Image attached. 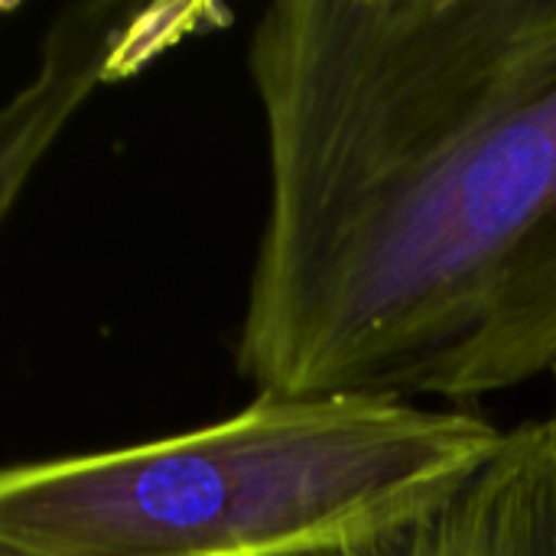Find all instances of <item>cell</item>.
I'll return each mask as SVG.
<instances>
[{
  "label": "cell",
  "mask_w": 556,
  "mask_h": 556,
  "mask_svg": "<svg viewBox=\"0 0 556 556\" xmlns=\"http://www.w3.org/2000/svg\"><path fill=\"white\" fill-rule=\"evenodd\" d=\"M257 397L479 401L556 371V0H277L248 39Z\"/></svg>",
  "instance_id": "cell-1"
},
{
  "label": "cell",
  "mask_w": 556,
  "mask_h": 556,
  "mask_svg": "<svg viewBox=\"0 0 556 556\" xmlns=\"http://www.w3.org/2000/svg\"><path fill=\"white\" fill-rule=\"evenodd\" d=\"M7 13H16V3H10V0H0V16H7Z\"/></svg>",
  "instance_id": "cell-5"
},
{
  "label": "cell",
  "mask_w": 556,
  "mask_h": 556,
  "mask_svg": "<svg viewBox=\"0 0 556 556\" xmlns=\"http://www.w3.org/2000/svg\"><path fill=\"white\" fill-rule=\"evenodd\" d=\"M505 430L391 397H254L163 440L0 469V556H283L456 492Z\"/></svg>",
  "instance_id": "cell-2"
},
{
  "label": "cell",
  "mask_w": 556,
  "mask_h": 556,
  "mask_svg": "<svg viewBox=\"0 0 556 556\" xmlns=\"http://www.w3.org/2000/svg\"><path fill=\"white\" fill-rule=\"evenodd\" d=\"M215 3H81L59 13L33 72L0 101V228L75 114L111 81L225 23Z\"/></svg>",
  "instance_id": "cell-3"
},
{
  "label": "cell",
  "mask_w": 556,
  "mask_h": 556,
  "mask_svg": "<svg viewBox=\"0 0 556 556\" xmlns=\"http://www.w3.org/2000/svg\"><path fill=\"white\" fill-rule=\"evenodd\" d=\"M283 556H556V420L508 427L456 492L397 525Z\"/></svg>",
  "instance_id": "cell-4"
}]
</instances>
